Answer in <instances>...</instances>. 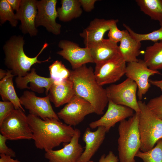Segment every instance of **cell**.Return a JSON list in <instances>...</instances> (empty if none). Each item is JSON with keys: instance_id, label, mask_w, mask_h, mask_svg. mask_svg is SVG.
Listing matches in <instances>:
<instances>
[{"instance_id": "obj_6", "label": "cell", "mask_w": 162, "mask_h": 162, "mask_svg": "<svg viewBox=\"0 0 162 162\" xmlns=\"http://www.w3.org/2000/svg\"><path fill=\"white\" fill-rule=\"evenodd\" d=\"M21 109H14L0 124L1 134L8 140L32 139L26 116Z\"/></svg>"}, {"instance_id": "obj_39", "label": "cell", "mask_w": 162, "mask_h": 162, "mask_svg": "<svg viewBox=\"0 0 162 162\" xmlns=\"http://www.w3.org/2000/svg\"><path fill=\"white\" fill-rule=\"evenodd\" d=\"M149 82L151 84L159 88L162 92V79L160 80H154L149 79Z\"/></svg>"}, {"instance_id": "obj_4", "label": "cell", "mask_w": 162, "mask_h": 162, "mask_svg": "<svg viewBox=\"0 0 162 162\" xmlns=\"http://www.w3.org/2000/svg\"><path fill=\"white\" fill-rule=\"evenodd\" d=\"M139 113L120 122L118 140L119 162H136L134 159L141 146L138 129Z\"/></svg>"}, {"instance_id": "obj_3", "label": "cell", "mask_w": 162, "mask_h": 162, "mask_svg": "<svg viewBox=\"0 0 162 162\" xmlns=\"http://www.w3.org/2000/svg\"><path fill=\"white\" fill-rule=\"evenodd\" d=\"M24 44L23 37L14 35L10 38L3 46L5 64L14 76H25L30 71L33 65L48 62L50 59V57L43 61L38 59V56L48 46L47 43L44 44L38 54L34 57H29L25 53L23 49Z\"/></svg>"}, {"instance_id": "obj_25", "label": "cell", "mask_w": 162, "mask_h": 162, "mask_svg": "<svg viewBox=\"0 0 162 162\" xmlns=\"http://www.w3.org/2000/svg\"><path fill=\"white\" fill-rule=\"evenodd\" d=\"M143 60L149 68L157 70L162 69V40L146 48Z\"/></svg>"}, {"instance_id": "obj_28", "label": "cell", "mask_w": 162, "mask_h": 162, "mask_svg": "<svg viewBox=\"0 0 162 162\" xmlns=\"http://www.w3.org/2000/svg\"><path fill=\"white\" fill-rule=\"evenodd\" d=\"M156 146L150 150L146 152L140 150L136 153L135 157L141 158L143 162H162V140L157 142Z\"/></svg>"}, {"instance_id": "obj_41", "label": "cell", "mask_w": 162, "mask_h": 162, "mask_svg": "<svg viewBox=\"0 0 162 162\" xmlns=\"http://www.w3.org/2000/svg\"><path fill=\"white\" fill-rule=\"evenodd\" d=\"M94 162L93 161V160H90V161H89V162Z\"/></svg>"}, {"instance_id": "obj_7", "label": "cell", "mask_w": 162, "mask_h": 162, "mask_svg": "<svg viewBox=\"0 0 162 162\" xmlns=\"http://www.w3.org/2000/svg\"><path fill=\"white\" fill-rule=\"evenodd\" d=\"M137 88L136 83L128 78L122 82L112 84L106 89L109 100L116 104L129 107L136 113H140L136 96Z\"/></svg>"}, {"instance_id": "obj_23", "label": "cell", "mask_w": 162, "mask_h": 162, "mask_svg": "<svg viewBox=\"0 0 162 162\" xmlns=\"http://www.w3.org/2000/svg\"><path fill=\"white\" fill-rule=\"evenodd\" d=\"M14 76L11 71L8 70L5 76L0 80V96L3 101L11 102L15 109H21L25 112L15 89L13 81Z\"/></svg>"}, {"instance_id": "obj_16", "label": "cell", "mask_w": 162, "mask_h": 162, "mask_svg": "<svg viewBox=\"0 0 162 162\" xmlns=\"http://www.w3.org/2000/svg\"><path fill=\"white\" fill-rule=\"evenodd\" d=\"M35 0H22L19 10L16 15L21 22L20 28L22 33L28 34L31 36L37 35L38 30L35 26L37 14Z\"/></svg>"}, {"instance_id": "obj_35", "label": "cell", "mask_w": 162, "mask_h": 162, "mask_svg": "<svg viewBox=\"0 0 162 162\" xmlns=\"http://www.w3.org/2000/svg\"><path fill=\"white\" fill-rule=\"evenodd\" d=\"M119 161L118 156L115 155L112 151H110L107 155L102 154L98 162H118Z\"/></svg>"}, {"instance_id": "obj_36", "label": "cell", "mask_w": 162, "mask_h": 162, "mask_svg": "<svg viewBox=\"0 0 162 162\" xmlns=\"http://www.w3.org/2000/svg\"><path fill=\"white\" fill-rule=\"evenodd\" d=\"M81 6L86 12L91 11L94 8V4L96 0H79Z\"/></svg>"}, {"instance_id": "obj_12", "label": "cell", "mask_w": 162, "mask_h": 162, "mask_svg": "<svg viewBox=\"0 0 162 162\" xmlns=\"http://www.w3.org/2000/svg\"><path fill=\"white\" fill-rule=\"evenodd\" d=\"M56 0L37 1V14L35 20V26H42L49 32L57 35L61 33V25L56 22L58 17L56 4Z\"/></svg>"}, {"instance_id": "obj_20", "label": "cell", "mask_w": 162, "mask_h": 162, "mask_svg": "<svg viewBox=\"0 0 162 162\" xmlns=\"http://www.w3.org/2000/svg\"><path fill=\"white\" fill-rule=\"evenodd\" d=\"M75 94L73 83L69 77L64 81L51 86L48 94L56 107L68 103Z\"/></svg>"}, {"instance_id": "obj_17", "label": "cell", "mask_w": 162, "mask_h": 162, "mask_svg": "<svg viewBox=\"0 0 162 162\" xmlns=\"http://www.w3.org/2000/svg\"><path fill=\"white\" fill-rule=\"evenodd\" d=\"M87 128L82 139L86 145L85 148L77 162H88L97 151L105 137L106 131L104 127L100 126L94 131Z\"/></svg>"}, {"instance_id": "obj_13", "label": "cell", "mask_w": 162, "mask_h": 162, "mask_svg": "<svg viewBox=\"0 0 162 162\" xmlns=\"http://www.w3.org/2000/svg\"><path fill=\"white\" fill-rule=\"evenodd\" d=\"M81 134L79 129H75L74 135L69 143L64 144L61 149L45 152V158L49 162H77L84 151L79 142Z\"/></svg>"}, {"instance_id": "obj_27", "label": "cell", "mask_w": 162, "mask_h": 162, "mask_svg": "<svg viewBox=\"0 0 162 162\" xmlns=\"http://www.w3.org/2000/svg\"><path fill=\"white\" fill-rule=\"evenodd\" d=\"M49 69L50 77L53 80L54 83H61L70 77V70L61 61H54L49 66Z\"/></svg>"}, {"instance_id": "obj_1", "label": "cell", "mask_w": 162, "mask_h": 162, "mask_svg": "<svg viewBox=\"0 0 162 162\" xmlns=\"http://www.w3.org/2000/svg\"><path fill=\"white\" fill-rule=\"evenodd\" d=\"M27 118L35 146L45 152L53 149L62 143H69L74 135L75 129L59 120H44L29 113Z\"/></svg>"}, {"instance_id": "obj_26", "label": "cell", "mask_w": 162, "mask_h": 162, "mask_svg": "<svg viewBox=\"0 0 162 162\" xmlns=\"http://www.w3.org/2000/svg\"><path fill=\"white\" fill-rule=\"evenodd\" d=\"M141 10L152 20L162 23V0H136Z\"/></svg>"}, {"instance_id": "obj_8", "label": "cell", "mask_w": 162, "mask_h": 162, "mask_svg": "<svg viewBox=\"0 0 162 162\" xmlns=\"http://www.w3.org/2000/svg\"><path fill=\"white\" fill-rule=\"evenodd\" d=\"M126 63L118 52L107 61L96 64L94 73L98 84L103 86L120 80L125 74Z\"/></svg>"}, {"instance_id": "obj_2", "label": "cell", "mask_w": 162, "mask_h": 162, "mask_svg": "<svg viewBox=\"0 0 162 162\" xmlns=\"http://www.w3.org/2000/svg\"><path fill=\"white\" fill-rule=\"evenodd\" d=\"M70 71L75 94L90 103L95 113L103 114L109 100L106 89L97 82L92 68L84 64Z\"/></svg>"}, {"instance_id": "obj_11", "label": "cell", "mask_w": 162, "mask_h": 162, "mask_svg": "<svg viewBox=\"0 0 162 162\" xmlns=\"http://www.w3.org/2000/svg\"><path fill=\"white\" fill-rule=\"evenodd\" d=\"M155 74H161L157 70L149 68L143 60L128 63L126 69V76L134 81L137 86V95L139 100L142 99L151 86L149 82L150 76Z\"/></svg>"}, {"instance_id": "obj_19", "label": "cell", "mask_w": 162, "mask_h": 162, "mask_svg": "<svg viewBox=\"0 0 162 162\" xmlns=\"http://www.w3.org/2000/svg\"><path fill=\"white\" fill-rule=\"evenodd\" d=\"M118 21V20H105L95 18L89 26L80 34L84 39L85 46L97 43L104 38L105 33L109 29L111 25Z\"/></svg>"}, {"instance_id": "obj_22", "label": "cell", "mask_w": 162, "mask_h": 162, "mask_svg": "<svg viewBox=\"0 0 162 162\" xmlns=\"http://www.w3.org/2000/svg\"><path fill=\"white\" fill-rule=\"evenodd\" d=\"M126 30L118 46L119 52L126 62L137 61L139 59L137 57L141 52V42L133 38Z\"/></svg>"}, {"instance_id": "obj_42", "label": "cell", "mask_w": 162, "mask_h": 162, "mask_svg": "<svg viewBox=\"0 0 162 162\" xmlns=\"http://www.w3.org/2000/svg\"></svg>"}, {"instance_id": "obj_37", "label": "cell", "mask_w": 162, "mask_h": 162, "mask_svg": "<svg viewBox=\"0 0 162 162\" xmlns=\"http://www.w3.org/2000/svg\"><path fill=\"white\" fill-rule=\"evenodd\" d=\"M13 10L17 12L20 7L22 0H7Z\"/></svg>"}, {"instance_id": "obj_30", "label": "cell", "mask_w": 162, "mask_h": 162, "mask_svg": "<svg viewBox=\"0 0 162 162\" xmlns=\"http://www.w3.org/2000/svg\"><path fill=\"white\" fill-rule=\"evenodd\" d=\"M160 28L157 30L146 34L136 33L125 24L123 26L128 32L131 36L135 40L140 42L143 40H150L154 43L162 40V23L160 24Z\"/></svg>"}, {"instance_id": "obj_31", "label": "cell", "mask_w": 162, "mask_h": 162, "mask_svg": "<svg viewBox=\"0 0 162 162\" xmlns=\"http://www.w3.org/2000/svg\"><path fill=\"white\" fill-rule=\"evenodd\" d=\"M146 106L156 116L162 120V94L150 99L146 104Z\"/></svg>"}, {"instance_id": "obj_5", "label": "cell", "mask_w": 162, "mask_h": 162, "mask_svg": "<svg viewBox=\"0 0 162 162\" xmlns=\"http://www.w3.org/2000/svg\"><path fill=\"white\" fill-rule=\"evenodd\" d=\"M140 111L138 129L140 137V151H148L154 147L162 138V120L158 118L148 108L145 102L138 101Z\"/></svg>"}, {"instance_id": "obj_32", "label": "cell", "mask_w": 162, "mask_h": 162, "mask_svg": "<svg viewBox=\"0 0 162 162\" xmlns=\"http://www.w3.org/2000/svg\"><path fill=\"white\" fill-rule=\"evenodd\" d=\"M118 21L115 22L111 25L108 35V39L117 44L121 41L127 31L126 29L121 31L118 29L117 25Z\"/></svg>"}, {"instance_id": "obj_15", "label": "cell", "mask_w": 162, "mask_h": 162, "mask_svg": "<svg viewBox=\"0 0 162 162\" xmlns=\"http://www.w3.org/2000/svg\"><path fill=\"white\" fill-rule=\"evenodd\" d=\"M134 111L129 107L116 104L109 100L105 113L99 119L91 122L89 127L94 129L102 126L105 128L107 133L117 122L132 116L134 114Z\"/></svg>"}, {"instance_id": "obj_29", "label": "cell", "mask_w": 162, "mask_h": 162, "mask_svg": "<svg viewBox=\"0 0 162 162\" xmlns=\"http://www.w3.org/2000/svg\"><path fill=\"white\" fill-rule=\"evenodd\" d=\"M7 0L0 1L1 25L3 24L8 21L12 26L15 27L16 26L19 20Z\"/></svg>"}, {"instance_id": "obj_38", "label": "cell", "mask_w": 162, "mask_h": 162, "mask_svg": "<svg viewBox=\"0 0 162 162\" xmlns=\"http://www.w3.org/2000/svg\"><path fill=\"white\" fill-rule=\"evenodd\" d=\"M0 162H21L17 159H14L12 157L4 154H0Z\"/></svg>"}, {"instance_id": "obj_21", "label": "cell", "mask_w": 162, "mask_h": 162, "mask_svg": "<svg viewBox=\"0 0 162 162\" xmlns=\"http://www.w3.org/2000/svg\"><path fill=\"white\" fill-rule=\"evenodd\" d=\"M85 47L89 49L93 62L96 64L107 61L119 52L117 44L108 38H103L97 43Z\"/></svg>"}, {"instance_id": "obj_10", "label": "cell", "mask_w": 162, "mask_h": 162, "mask_svg": "<svg viewBox=\"0 0 162 162\" xmlns=\"http://www.w3.org/2000/svg\"><path fill=\"white\" fill-rule=\"evenodd\" d=\"M19 98L21 104L28 110L29 114L44 120L54 118L59 120L53 109L48 95L44 97H39L33 92L26 90Z\"/></svg>"}, {"instance_id": "obj_9", "label": "cell", "mask_w": 162, "mask_h": 162, "mask_svg": "<svg viewBox=\"0 0 162 162\" xmlns=\"http://www.w3.org/2000/svg\"><path fill=\"white\" fill-rule=\"evenodd\" d=\"M94 113V110L91 104L75 94L57 114L64 123L72 126L78 125L87 115Z\"/></svg>"}, {"instance_id": "obj_34", "label": "cell", "mask_w": 162, "mask_h": 162, "mask_svg": "<svg viewBox=\"0 0 162 162\" xmlns=\"http://www.w3.org/2000/svg\"><path fill=\"white\" fill-rule=\"evenodd\" d=\"M7 138L5 136L0 134V154H4L15 157L16 153L11 148L8 147L6 144Z\"/></svg>"}, {"instance_id": "obj_18", "label": "cell", "mask_w": 162, "mask_h": 162, "mask_svg": "<svg viewBox=\"0 0 162 162\" xmlns=\"http://www.w3.org/2000/svg\"><path fill=\"white\" fill-rule=\"evenodd\" d=\"M15 82L17 87L20 89H28L29 84V89L38 93H43L45 88L47 95L54 81L50 77H44L38 75L35 68H32L25 76H17Z\"/></svg>"}, {"instance_id": "obj_14", "label": "cell", "mask_w": 162, "mask_h": 162, "mask_svg": "<svg viewBox=\"0 0 162 162\" xmlns=\"http://www.w3.org/2000/svg\"><path fill=\"white\" fill-rule=\"evenodd\" d=\"M58 47L62 50L57 53L70 63L73 70L88 63H94L89 49L80 47L74 42L66 40H61Z\"/></svg>"}, {"instance_id": "obj_24", "label": "cell", "mask_w": 162, "mask_h": 162, "mask_svg": "<svg viewBox=\"0 0 162 162\" xmlns=\"http://www.w3.org/2000/svg\"><path fill=\"white\" fill-rule=\"evenodd\" d=\"M61 7L58 8V17L62 21L66 22L80 16L82 13L79 0H62Z\"/></svg>"}, {"instance_id": "obj_33", "label": "cell", "mask_w": 162, "mask_h": 162, "mask_svg": "<svg viewBox=\"0 0 162 162\" xmlns=\"http://www.w3.org/2000/svg\"><path fill=\"white\" fill-rule=\"evenodd\" d=\"M14 109V105L10 102L0 101V124Z\"/></svg>"}, {"instance_id": "obj_40", "label": "cell", "mask_w": 162, "mask_h": 162, "mask_svg": "<svg viewBox=\"0 0 162 162\" xmlns=\"http://www.w3.org/2000/svg\"><path fill=\"white\" fill-rule=\"evenodd\" d=\"M7 71H6L2 69H0V79H2L6 75Z\"/></svg>"}]
</instances>
